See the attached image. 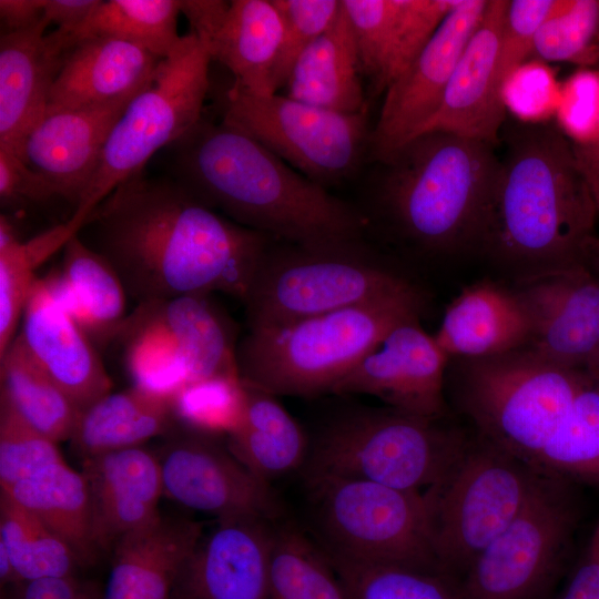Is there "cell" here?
I'll return each mask as SVG.
<instances>
[{"mask_svg":"<svg viewBox=\"0 0 599 599\" xmlns=\"http://www.w3.org/2000/svg\"><path fill=\"white\" fill-rule=\"evenodd\" d=\"M222 102L224 122L324 187L351 177L368 155L367 110L342 113L280 93L255 94L234 83Z\"/></svg>","mask_w":599,"mask_h":599,"instance_id":"5bb4252c","label":"cell"},{"mask_svg":"<svg viewBox=\"0 0 599 599\" xmlns=\"http://www.w3.org/2000/svg\"><path fill=\"white\" fill-rule=\"evenodd\" d=\"M582 265L599 276V237L593 235L583 247Z\"/></svg>","mask_w":599,"mask_h":599,"instance_id":"11a10c76","label":"cell"},{"mask_svg":"<svg viewBox=\"0 0 599 599\" xmlns=\"http://www.w3.org/2000/svg\"><path fill=\"white\" fill-rule=\"evenodd\" d=\"M598 210H599V174L589 181Z\"/></svg>","mask_w":599,"mask_h":599,"instance_id":"6f0895ef","label":"cell"},{"mask_svg":"<svg viewBox=\"0 0 599 599\" xmlns=\"http://www.w3.org/2000/svg\"><path fill=\"white\" fill-rule=\"evenodd\" d=\"M180 0L100 1L90 17L71 32H63L67 51L78 41L111 37L138 44L164 59L176 47Z\"/></svg>","mask_w":599,"mask_h":599,"instance_id":"d590c367","label":"cell"},{"mask_svg":"<svg viewBox=\"0 0 599 599\" xmlns=\"http://www.w3.org/2000/svg\"><path fill=\"white\" fill-rule=\"evenodd\" d=\"M0 545L23 581L78 576L71 549L32 512L0 489Z\"/></svg>","mask_w":599,"mask_h":599,"instance_id":"74e56055","label":"cell"},{"mask_svg":"<svg viewBox=\"0 0 599 599\" xmlns=\"http://www.w3.org/2000/svg\"><path fill=\"white\" fill-rule=\"evenodd\" d=\"M548 599H599V557L590 545L566 586Z\"/></svg>","mask_w":599,"mask_h":599,"instance_id":"f907efd6","label":"cell"},{"mask_svg":"<svg viewBox=\"0 0 599 599\" xmlns=\"http://www.w3.org/2000/svg\"><path fill=\"white\" fill-rule=\"evenodd\" d=\"M57 444L31 425L0 393V489L64 461Z\"/></svg>","mask_w":599,"mask_h":599,"instance_id":"ee69618b","label":"cell"},{"mask_svg":"<svg viewBox=\"0 0 599 599\" xmlns=\"http://www.w3.org/2000/svg\"><path fill=\"white\" fill-rule=\"evenodd\" d=\"M581 517L575 483L542 474L510 525L459 580L463 599H548Z\"/></svg>","mask_w":599,"mask_h":599,"instance_id":"4fadbf2b","label":"cell"},{"mask_svg":"<svg viewBox=\"0 0 599 599\" xmlns=\"http://www.w3.org/2000/svg\"><path fill=\"white\" fill-rule=\"evenodd\" d=\"M531 55L585 67L599 63V0H564L537 31Z\"/></svg>","mask_w":599,"mask_h":599,"instance_id":"b9f144b4","label":"cell"},{"mask_svg":"<svg viewBox=\"0 0 599 599\" xmlns=\"http://www.w3.org/2000/svg\"><path fill=\"white\" fill-rule=\"evenodd\" d=\"M363 78L385 93L422 52L460 0H342Z\"/></svg>","mask_w":599,"mask_h":599,"instance_id":"7402d4cb","label":"cell"},{"mask_svg":"<svg viewBox=\"0 0 599 599\" xmlns=\"http://www.w3.org/2000/svg\"><path fill=\"white\" fill-rule=\"evenodd\" d=\"M589 545L596 550L599 557V524L592 534Z\"/></svg>","mask_w":599,"mask_h":599,"instance_id":"680465c9","label":"cell"},{"mask_svg":"<svg viewBox=\"0 0 599 599\" xmlns=\"http://www.w3.org/2000/svg\"><path fill=\"white\" fill-rule=\"evenodd\" d=\"M176 424L169 399L131 386L109 393L79 416L70 439L80 460L125 448L143 446Z\"/></svg>","mask_w":599,"mask_h":599,"instance_id":"836d02e7","label":"cell"},{"mask_svg":"<svg viewBox=\"0 0 599 599\" xmlns=\"http://www.w3.org/2000/svg\"><path fill=\"white\" fill-rule=\"evenodd\" d=\"M177 426L222 436L240 423L244 387L238 375H223L186 384L169 398Z\"/></svg>","mask_w":599,"mask_h":599,"instance_id":"7bdbcfd3","label":"cell"},{"mask_svg":"<svg viewBox=\"0 0 599 599\" xmlns=\"http://www.w3.org/2000/svg\"><path fill=\"white\" fill-rule=\"evenodd\" d=\"M560 121L573 143L589 140L595 131L599 113V72L576 74L565 89Z\"/></svg>","mask_w":599,"mask_h":599,"instance_id":"c3c4849f","label":"cell"},{"mask_svg":"<svg viewBox=\"0 0 599 599\" xmlns=\"http://www.w3.org/2000/svg\"><path fill=\"white\" fill-rule=\"evenodd\" d=\"M87 481L98 536L111 551L124 535L154 521L163 496L161 467L155 451L144 446L88 458L80 470Z\"/></svg>","mask_w":599,"mask_h":599,"instance_id":"4316f807","label":"cell"},{"mask_svg":"<svg viewBox=\"0 0 599 599\" xmlns=\"http://www.w3.org/2000/svg\"><path fill=\"white\" fill-rule=\"evenodd\" d=\"M181 13L234 84L255 94L277 93L284 21L273 0H182Z\"/></svg>","mask_w":599,"mask_h":599,"instance_id":"ac0fdd59","label":"cell"},{"mask_svg":"<svg viewBox=\"0 0 599 599\" xmlns=\"http://www.w3.org/2000/svg\"><path fill=\"white\" fill-rule=\"evenodd\" d=\"M284 21V35L276 68V91L284 88L302 52L336 21L342 0H273Z\"/></svg>","mask_w":599,"mask_h":599,"instance_id":"f6af8a7d","label":"cell"},{"mask_svg":"<svg viewBox=\"0 0 599 599\" xmlns=\"http://www.w3.org/2000/svg\"><path fill=\"white\" fill-rule=\"evenodd\" d=\"M379 163L375 206L395 241L425 258L477 254L499 169L495 145L429 131Z\"/></svg>","mask_w":599,"mask_h":599,"instance_id":"277c9868","label":"cell"},{"mask_svg":"<svg viewBox=\"0 0 599 599\" xmlns=\"http://www.w3.org/2000/svg\"><path fill=\"white\" fill-rule=\"evenodd\" d=\"M203 535L200 521L160 515L111 549L102 599H172L180 573Z\"/></svg>","mask_w":599,"mask_h":599,"instance_id":"83f0119b","label":"cell"},{"mask_svg":"<svg viewBox=\"0 0 599 599\" xmlns=\"http://www.w3.org/2000/svg\"><path fill=\"white\" fill-rule=\"evenodd\" d=\"M75 233L73 223L63 222L28 241L0 244V357L17 336L37 267Z\"/></svg>","mask_w":599,"mask_h":599,"instance_id":"ab89813d","label":"cell"},{"mask_svg":"<svg viewBox=\"0 0 599 599\" xmlns=\"http://www.w3.org/2000/svg\"><path fill=\"white\" fill-rule=\"evenodd\" d=\"M131 101L79 109H47L19 156L59 200L80 206L108 136Z\"/></svg>","mask_w":599,"mask_h":599,"instance_id":"44dd1931","label":"cell"},{"mask_svg":"<svg viewBox=\"0 0 599 599\" xmlns=\"http://www.w3.org/2000/svg\"><path fill=\"white\" fill-rule=\"evenodd\" d=\"M489 0H460L432 39L384 93L368 158L380 162L417 134L440 105L451 73Z\"/></svg>","mask_w":599,"mask_h":599,"instance_id":"2e32d148","label":"cell"},{"mask_svg":"<svg viewBox=\"0 0 599 599\" xmlns=\"http://www.w3.org/2000/svg\"><path fill=\"white\" fill-rule=\"evenodd\" d=\"M562 3L564 0H508L497 58L496 79L501 93L524 61L531 55L534 40L541 24Z\"/></svg>","mask_w":599,"mask_h":599,"instance_id":"bcb514c9","label":"cell"},{"mask_svg":"<svg viewBox=\"0 0 599 599\" xmlns=\"http://www.w3.org/2000/svg\"><path fill=\"white\" fill-rule=\"evenodd\" d=\"M212 59L193 32L181 37L151 83L135 95L111 130L100 162L73 214L88 216L120 184L202 120Z\"/></svg>","mask_w":599,"mask_h":599,"instance_id":"7c38bea8","label":"cell"},{"mask_svg":"<svg viewBox=\"0 0 599 599\" xmlns=\"http://www.w3.org/2000/svg\"><path fill=\"white\" fill-rule=\"evenodd\" d=\"M0 393L38 430L55 443L69 440L81 410L16 338L0 357Z\"/></svg>","mask_w":599,"mask_h":599,"instance_id":"e575fe53","label":"cell"},{"mask_svg":"<svg viewBox=\"0 0 599 599\" xmlns=\"http://www.w3.org/2000/svg\"><path fill=\"white\" fill-rule=\"evenodd\" d=\"M26 346L82 412L111 393L112 382L90 337L37 277L21 318Z\"/></svg>","mask_w":599,"mask_h":599,"instance_id":"cb8c5ba5","label":"cell"},{"mask_svg":"<svg viewBox=\"0 0 599 599\" xmlns=\"http://www.w3.org/2000/svg\"><path fill=\"white\" fill-rule=\"evenodd\" d=\"M471 434L390 407L348 408L329 417L309 443L304 471L424 491L439 483Z\"/></svg>","mask_w":599,"mask_h":599,"instance_id":"52a82bcc","label":"cell"},{"mask_svg":"<svg viewBox=\"0 0 599 599\" xmlns=\"http://www.w3.org/2000/svg\"><path fill=\"white\" fill-rule=\"evenodd\" d=\"M172 145L177 181L227 219L274 240H359L369 225L363 211L223 120L202 118Z\"/></svg>","mask_w":599,"mask_h":599,"instance_id":"3957f363","label":"cell"},{"mask_svg":"<svg viewBox=\"0 0 599 599\" xmlns=\"http://www.w3.org/2000/svg\"><path fill=\"white\" fill-rule=\"evenodd\" d=\"M504 140L477 254L512 282L581 265L599 210L573 143L528 122Z\"/></svg>","mask_w":599,"mask_h":599,"instance_id":"7a4b0ae2","label":"cell"},{"mask_svg":"<svg viewBox=\"0 0 599 599\" xmlns=\"http://www.w3.org/2000/svg\"><path fill=\"white\" fill-rule=\"evenodd\" d=\"M424 307L416 283L336 311L247 329L236 346L240 378L275 396L332 393L392 328L420 318Z\"/></svg>","mask_w":599,"mask_h":599,"instance_id":"5b68a950","label":"cell"},{"mask_svg":"<svg viewBox=\"0 0 599 599\" xmlns=\"http://www.w3.org/2000/svg\"><path fill=\"white\" fill-rule=\"evenodd\" d=\"M44 0H0V18L6 31L16 32L43 21Z\"/></svg>","mask_w":599,"mask_h":599,"instance_id":"f5cc1de1","label":"cell"},{"mask_svg":"<svg viewBox=\"0 0 599 599\" xmlns=\"http://www.w3.org/2000/svg\"><path fill=\"white\" fill-rule=\"evenodd\" d=\"M414 284L363 238L314 244L273 240L243 301L247 329L336 311Z\"/></svg>","mask_w":599,"mask_h":599,"instance_id":"ba28073f","label":"cell"},{"mask_svg":"<svg viewBox=\"0 0 599 599\" xmlns=\"http://www.w3.org/2000/svg\"><path fill=\"white\" fill-rule=\"evenodd\" d=\"M238 425L226 435L230 451L257 478L272 480L305 466L309 443L276 396L246 384Z\"/></svg>","mask_w":599,"mask_h":599,"instance_id":"d6a6232c","label":"cell"},{"mask_svg":"<svg viewBox=\"0 0 599 599\" xmlns=\"http://www.w3.org/2000/svg\"><path fill=\"white\" fill-rule=\"evenodd\" d=\"M573 149L582 171L590 181L599 174V113L591 138L582 143H573Z\"/></svg>","mask_w":599,"mask_h":599,"instance_id":"db71d44e","label":"cell"},{"mask_svg":"<svg viewBox=\"0 0 599 599\" xmlns=\"http://www.w3.org/2000/svg\"><path fill=\"white\" fill-rule=\"evenodd\" d=\"M532 467L575 484L599 485V386L592 379L576 396Z\"/></svg>","mask_w":599,"mask_h":599,"instance_id":"8d00e7d4","label":"cell"},{"mask_svg":"<svg viewBox=\"0 0 599 599\" xmlns=\"http://www.w3.org/2000/svg\"><path fill=\"white\" fill-rule=\"evenodd\" d=\"M363 73L352 23L342 1L333 26L295 61L284 95L342 113L366 111Z\"/></svg>","mask_w":599,"mask_h":599,"instance_id":"4dcf8cb0","label":"cell"},{"mask_svg":"<svg viewBox=\"0 0 599 599\" xmlns=\"http://www.w3.org/2000/svg\"><path fill=\"white\" fill-rule=\"evenodd\" d=\"M114 342L132 386L166 399L186 384L238 375L234 326L211 295L136 304Z\"/></svg>","mask_w":599,"mask_h":599,"instance_id":"8fae6325","label":"cell"},{"mask_svg":"<svg viewBox=\"0 0 599 599\" xmlns=\"http://www.w3.org/2000/svg\"><path fill=\"white\" fill-rule=\"evenodd\" d=\"M163 59L132 42L92 37L65 53L47 109H79L131 101L153 80Z\"/></svg>","mask_w":599,"mask_h":599,"instance_id":"d4e9b609","label":"cell"},{"mask_svg":"<svg viewBox=\"0 0 599 599\" xmlns=\"http://www.w3.org/2000/svg\"><path fill=\"white\" fill-rule=\"evenodd\" d=\"M590 379L524 347L449 359L445 390L477 435L532 466Z\"/></svg>","mask_w":599,"mask_h":599,"instance_id":"8992f818","label":"cell"},{"mask_svg":"<svg viewBox=\"0 0 599 599\" xmlns=\"http://www.w3.org/2000/svg\"><path fill=\"white\" fill-rule=\"evenodd\" d=\"M586 373L590 376L593 383L599 386V352L586 367Z\"/></svg>","mask_w":599,"mask_h":599,"instance_id":"9f6ffc18","label":"cell"},{"mask_svg":"<svg viewBox=\"0 0 599 599\" xmlns=\"http://www.w3.org/2000/svg\"><path fill=\"white\" fill-rule=\"evenodd\" d=\"M527 311L511 284L489 277L447 306L434 338L449 359L479 358L524 348L530 339Z\"/></svg>","mask_w":599,"mask_h":599,"instance_id":"f1b7e54d","label":"cell"},{"mask_svg":"<svg viewBox=\"0 0 599 599\" xmlns=\"http://www.w3.org/2000/svg\"><path fill=\"white\" fill-rule=\"evenodd\" d=\"M507 3L508 0H489L480 24L451 73L439 108L417 134L445 131L498 144L506 104L496 73Z\"/></svg>","mask_w":599,"mask_h":599,"instance_id":"603a6c76","label":"cell"},{"mask_svg":"<svg viewBox=\"0 0 599 599\" xmlns=\"http://www.w3.org/2000/svg\"><path fill=\"white\" fill-rule=\"evenodd\" d=\"M101 0H44L43 19L58 30L71 32L81 26Z\"/></svg>","mask_w":599,"mask_h":599,"instance_id":"816d5d0a","label":"cell"},{"mask_svg":"<svg viewBox=\"0 0 599 599\" xmlns=\"http://www.w3.org/2000/svg\"><path fill=\"white\" fill-rule=\"evenodd\" d=\"M215 436L177 426L158 449L163 496L215 519L260 516L277 520L272 486L253 475Z\"/></svg>","mask_w":599,"mask_h":599,"instance_id":"9a60e30c","label":"cell"},{"mask_svg":"<svg viewBox=\"0 0 599 599\" xmlns=\"http://www.w3.org/2000/svg\"><path fill=\"white\" fill-rule=\"evenodd\" d=\"M74 554L83 568L104 552L98 536L87 481L64 461L49 466L7 489Z\"/></svg>","mask_w":599,"mask_h":599,"instance_id":"1f68e13d","label":"cell"},{"mask_svg":"<svg viewBox=\"0 0 599 599\" xmlns=\"http://www.w3.org/2000/svg\"><path fill=\"white\" fill-rule=\"evenodd\" d=\"M327 558L347 599H463L458 580L443 572Z\"/></svg>","mask_w":599,"mask_h":599,"instance_id":"60d3db41","label":"cell"},{"mask_svg":"<svg viewBox=\"0 0 599 599\" xmlns=\"http://www.w3.org/2000/svg\"><path fill=\"white\" fill-rule=\"evenodd\" d=\"M136 304L220 292L242 303L273 238L219 213L176 179L115 187L78 232Z\"/></svg>","mask_w":599,"mask_h":599,"instance_id":"6da1fadb","label":"cell"},{"mask_svg":"<svg viewBox=\"0 0 599 599\" xmlns=\"http://www.w3.org/2000/svg\"><path fill=\"white\" fill-rule=\"evenodd\" d=\"M172 599H179V598H172Z\"/></svg>","mask_w":599,"mask_h":599,"instance_id":"91938a15","label":"cell"},{"mask_svg":"<svg viewBox=\"0 0 599 599\" xmlns=\"http://www.w3.org/2000/svg\"><path fill=\"white\" fill-rule=\"evenodd\" d=\"M271 599H347L322 548L287 524L275 527Z\"/></svg>","mask_w":599,"mask_h":599,"instance_id":"f35d334b","label":"cell"},{"mask_svg":"<svg viewBox=\"0 0 599 599\" xmlns=\"http://www.w3.org/2000/svg\"><path fill=\"white\" fill-rule=\"evenodd\" d=\"M304 478L315 542L328 557L443 572L424 491L324 473Z\"/></svg>","mask_w":599,"mask_h":599,"instance_id":"9c48e42d","label":"cell"},{"mask_svg":"<svg viewBox=\"0 0 599 599\" xmlns=\"http://www.w3.org/2000/svg\"><path fill=\"white\" fill-rule=\"evenodd\" d=\"M448 356L412 318L386 336L333 388L332 394H367L387 407L426 418L448 412L445 380Z\"/></svg>","mask_w":599,"mask_h":599,"instance_id":"e0dca14e","label":"cell"},{"mask_svg":"<svg viewBox=\"0 0 599 599\" xmlns=\"http://www.w3.org/2000/svg\"><path fill=\"white\" fill-rule=\"evenodd\" d=\"M42 278L97 348L115 341L128 316L126 292L112 266L78 234L64 245L61 266Z\"/></svg>","mask_w":599,"mask_h":599,"instance_id":"f546056e","label":"cell"},{"mask_svg":"<svg viewBox=\"0 0 599 599\" xmlns=\"http://www.w3.org/2000/svg\"><path fill=\"white\" fill-rule=\"evenodd\" d=\"M541 477L530 464L474 433L450 471L424 490L441 571L459 582L519 515Z\"/></svg>","mask_w":599,"mask_h":599,"instance_id":"30bf717a","label":"cell"},{"mask_svg":"<svg viewBox=\"0 0 599 599\" xmlns=\"http://www.w3.org/2000/svg\"><path fill=\"white\" fill-rule=\"evenodd\" d=\"M43 19L0 38V148L19 155L31 129L45 113L49 94L67 52L60 31L45 34Z\"/></svg>","mask_w":599,"mask_h":599,"instance_id":"484cf974","label":"cell"},{"mask_svg":"<svg viewBox=\"0 0 599 599\" xmlns=\"http://www.w3.org/2000/svg\"><path fill=\"white\" fill-rule=\"evenodd\" d=\"M12 599H102V589L78 576L41 578L16 585Z\"/></svg>","mask_w":599,"mask_h":599,"instance_id":"681fc988","label":"cell"},{"mask_svg":"<svg viewBox=\"0 0 599 599\" xmlns=\"http://www.w3.org/2000/svg\"><path fill=\"white\" fill-rule=\"evenodd\" d=\"M275 527L260 516L216 519L186 560L173 598L271 599Z\"/></svg>","mask_w":599,"mask_h":599,"instance_id":"ffe728a7","label":"cell"},{"mask_svg":"<svg viewBox=\"0 0 599 599\" xmlns=\"http://www.w3.org/2000/svg\"><path fill=\"white\" fill-rule=\"evenodd\" d=\"M55 199L50 185L18 154L0 148V202L3 210H22Z\"/></svg>","mask_w":599,"mask_h":599,"instance_id":"7dc6e473","label":"cell"},{"mask_svg":"<svg viewBox=\"0 0 599 599\" xmlns=\"http://www.w3.org/2000/svg\"><path fill=\"white\" fill-rule=\"evenodd\" d=\"M531 333L526 348L571 369L599 352V276L585 265L512 282Z\"/></svg>","mask_w":599,"mask_h":599,"instance_id":"d6986e66","label":"cell"}]
</instances>
